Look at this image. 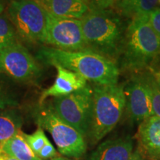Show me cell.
<instances>
[{"label":"cell","instance_id":"cell-1","mask_svg":"<svg viewBox=\"0 0 160 160\" xmlns=\"http://www.w3.org/2000/svg\"><path fill=\"white\" fill-rule=\"evenodd\" d=\"M37 58L49 65H59L82 76L96 85H115L119 71L114 61L91 51H63L42 46Z\"/></svg>","mask_w":160,"mask_h":160},{"label":"cell","instance_id":"cell-2","mask_svg":"<svg viewBox=\"0 0 160 160\" xmlns=\"http://www.w3.org/2000/svg\"><path fill=\"white\" fill-rule=\"evenodd\" d=\"M81 22L88 49L113 61L121 54L126 28L117 15L109 10H90Z\"/></svg>","mask_w":160,"mask_h":160},{"label":"cell","instance_id":"cell-3","mask_svg":"<svg viewBox=\"0 0 160 160\" xmlns=\"http://www.w3.org/2000/svg\"><path fill=\"white\" fill-rule=\"evenodd\" d=\"M148 17L134 18L126 28L121 51L124 69L139 71L149 68L160 52V38L150 25Z\"/></svg>","mask_w":160,"mask_h":160},{"label":"cell","instance_id":"cell-4","mask_svg":"<svg viewBox=\"0 0 160 160\" xmlns=\"http://www.w3.org/2000/svg\"><path fill=\"white\" fill-rule=\"evenodd\" d=\"M93 88V108L88 137L97 143L117 125L125 108L122 85H96Z\"/></svg>","mask_w":160,"mask_h":160},{"label":"cell","instance_id":"cell-5","mask_svg":"<svg viewBox=\"0 0 160 160\" xmlns=\"http://www.w3.org/2000/svg\"><path fill=\"white\" fill-rule=\"evenodd\" d=\"M37 125L51 133L59 151L64 157L79 159L87 150L85 138L75 128L58 117L50 104H42L35 111Z\"/></svg>","mask_w":160,"mask_h":160},{"label":"cell","instance_id":"cell-6","mask_svg":"<svg viewBox=\"0 0 160 160\" xmlns=\"http://www.w3.org/2000/svg\"><path fill=\"white\" fill-rule=\"evenodd\" d=\"M20 41L44 44L48 12L37 0H13L6 12Z\"/></svg>","mask_w":160,"mask_h":160},{"label":"cell","instance_id":"cell-7","mask_svg":"<svg viewBox=\"0 0 160 160\" xmlns=\"http://www.w3.org/2000/svg\"><path fill=\"white\" fill-rule=\"evenodd\" d=\"M53 108L58 117L84 137H88L93 108V88L87 85L64 97H56Z\"/></svg>","mask_w":160,"mask_h":160},{"label":"cell","instance_id":"cell-8","mask_svg":"<svg viewBox=\"0 0 160 160\" xmlns=\"http://www.w3.org/2000/svg\"><path fill=\"white\" fill-rule=\"evenodd\" d=\"M0 74L21 83L37 81L42 68L21 42L0 51Z\"/></svg>","mask_w":160,"mask_h":160},{"label":"cell","instance_id":"cell-9","mask_svg":"<svg viewBox=\"0 0 160 160\" xmlns=\"http://www.w3.org/2000/svg\"><path fill=\"white\" fill-rule=\"evenodd\" d=\"M44 44L63 51L88 50L83 37L81 19L56 17L48 13Z\"/></svg>","mask_w":160,"mask_h":160},{"label":"cell","instance_id":"cell-10","mask_svg":"<svg viewBox=\"0 0 160 160\" xmlns=\"http://www.w3.org/2000/svg\"><path fill=\"white\" fill-rule=\"evenodd\" d=\"M125 108L132 121L142 122L153 116L151 92L148 73L133 76L124 86Z\"/></svg>","mask_w":160,"mask_h":160},{"label":"cell","instance_id":"cell-11","mask_svg":"<svg viewBox=\"0 0 160 160\" xmlns=\"http://www.w3.org/2000/svg\"><path fill=\"white\" fill-rule=\"evenodd\" d=\"M137 149L146 160H160V117L152 116L140 122Z\"/></svg>","mask_w":160,"mask_h":160},{"label":"cell","instance_id":"cell-12","mask_svg":"<svg viewBox=\"0 0 160 160\" xmlns=\"http://www.w3.org/2000/svg\"><path fill=\"white\" fill-rule=\"evenodd\" d=\"M54 67L57 71L54 83L42 91L39 98V105L43 104L47 98L69 95L88 85L87 80L75 72L59 65H54Z\"/></svg>","mask_w":160,"mask_h":160},{"label":"cell","instance_id":"cell-13","mask_svg":"<svg viewBox=\"0 0 160 160\" xmlns=\"http://www.w3.org/2000/svg\"><path fill=\"white\" fill-rule=\"evenodd\" d=\"M133 150V142L130 137L113 138L100 144L88 160H130Z\"/></svg>","mask_w":160,"mask_h":160},{"label":"cell","instance_id":"cell-14","mask_svg":"<svg viewBox=\"0 0 160 160\" xmlns=\"http://www.w3.org/2000/svg\"><path fill=\"white\" fill-rule=\"evenodd\" d=\"M49 14L59 18L81 19L90 11L85 0H37Z\"/></svg>","mask_w":160,"mask_h":160},{"label":"cell","instance_id":"cell-15","mask_svg":"<svg viewBox=\"0 0 160 160\" xmlns=\"http://www.w3.org/2000/svg\"><path fill=\"white\" fill-rule=\"evenodd\" d=\"M122 15L134 18L148 17L158 6V0H117L114 4Z\"/></svg>","mask_w":160,"mask_h":160},{"label":"cell","instance_id":"cell-16","mask_svg":"<svg viewBox=\"0 0 160 160\" xmlns=\"http://www.w3.org/2000/svg\"><path fill=\"white\" fill-rule=\"evenodd\" d=\"M22 117L17 110L8 108L0 110V145L21 131Z\"/></svg>","mask_w":160,"mask_h":160},{"label":"cell","instance_id":"cell-17","mask_svg":"<svg viewBox=\"0 0 160 160\" xmlns=\"http://www.w3.org/2000/svg\"><path fill=\"white\" fill-rule=\"evenodd\" d=\"M4 151L15 159L19 160H42L33 151L20 131L13 137L0 145Z\"/></svg>","mask_w":160,"mask_h":160},{"label":"cell","instance_id":"cell-18","mask_svg":"<svg viewBox=\"0 0 160 160\" xmlns=\"http://www.w3.org/2000/svg\"><path fill=\"white\" fill-rule=\"evenodd\" d=\"M21 42L13 24L6 13H0V51Z\"/></svg>","mask_w":160,"mask_h":160},{"label":"cell","instance_id":"cell-19","mask_svg":"<svg viewBox=\"0 0 160 160\" xmlns=\"http://www.w3.org/2000/svg\"><path fill=\"white\" fill-rule=\"evenodd\" d=\"M147 73L151 92L153 116L160 117V75L151 70Z\"/></svg>","mask_w":160,"mask_h":160},{"label":"cell","instance_id":"cell-20","mask_svg":"<svg viewBox=\"0 0 160 160\" xmlns=\"http://www.w3.org/2000/svg\"><path fill=\"white\" fill-rule=\"evenodd\" d=\"M22 135L30 148L37 155L40 150L42 148L43 146L49 141L45 134L43 129L40 127L38 128L37 131L32 134H25L22 133Z\"/></svg>","mask_w":160,"mask_h":160},{"label":"cell","instance_id":"cell-21","mask_svg":"<svg viewBox=\"0 0 160 160\" xmlns=\"http://www.w3.org/2000/svg\"><path fill=\"white\" fill-rule=\"evenodd\" d=\"M17 105V99L8 85L0 78V110L13 108Z\"/></svg>","mask_w":160,"mask_h":160},{"label":"cell","instance_id":"cell-22","mask_svg":"<svg viewBox=\"0 0 160 160\" xmlns=\"http://www.w3.org/2000/svg\"><path fill=\"white\" fill-rule=\"evenodd\" d=\"M90 10L105 11L114 5L117 0H85Z\"/></svg>","mask_w":160,"mask_h":160},{"label":"cell","instance_id":"cell-23","mask_svg":"<svg viewBox=\"0 0 160 160\" xmlns=\"http://www.w3.org/2000/svg\"><path fill=\"white\" fill-rule=\"evenodd\" d=\"M37 156L41 159L47 160L57 157L58 153L54 146L52 145L51 142L48 141L43 146L42 148L40 150L39 153H37Z\"/></svg>","mask_w":160,"mask_h":160},{"label":"cell","instance_id":"cell-24","mask_svg":"<svg viewBox=\"0 0 160 160\" xmlns=\"http://www.w3.org/2000/svg\"><path fill=\"white\" fill-rule=\"evenodd\" d=\"M148 20L152 28L160 38V8H157L151 12Z\"/></svg>","mask_w":160,"mask_h":160},{"label":"cell","instance_id":"cell-25","mask_svg":"<svg viewBox=\"0 0 160 160\" xmlns=\"http://www.w3.org/2000/svg\"><path fill=\"white\" fill-rule=\"evenodd\" d=\"M150 70L156 73H160V52L157 57L153 59L152 63L150 65Z\"/></svg>","mask_w":160,"mask_h":160},{"label":"cell","instance_id":"cell-26","mask_svg":"<svg viewBox=\"0 0 160 160\" xmlns=\"http://www.w3.org/2000/svg\"><path fill=\"white\" fill-rule=\"evenodd\" d=\"M130 160H146V159L143 157V156L140 153V152L138 151V149L137 148L133 152V153H132V156Z\"/></svg>","mask_w":160,"mask_h":160},{"label":"cell","instance_id":"cell-27","mask_svg":"<svg viewBox=\"0 0 160 160\" xmlns=\"http://www.w3.org/2000/svg\"><path fill=\"white\" fill-rule=\"evenodd\" d=\"M0 160H19L15 159V158L10 157L9 155H8L5 151L0 147Z\"/></svg>","mask_w":160,"mask_h":160},{"label":"cell","instance_id":"cell-28","mask_svg":"<svg viewBox=\"0 0 160 160\" xmlns=\"http://www.w3.org/2000/svg\"><path fill=\"white\" fill-rule=\"evenodd\" d=\"M51 160H75V159H71V158L64 157V156H57V157L53 158Z\"/></svg>","mask_w":160,"mask_h":160},{"label":"cell","instance_id":"cell-29","mask_svg":"<svg viewBox=\"0 0 160 160\" xmlns=\"http://www.w3.org/2000/svg\"><path fill=\"white\" fill-rule=\"evenodd\" d=\"M3 10H4V5H2V3L0 2V13H2Z\"/></svg>","mask_w":160,"mask_h":160},{"label":"cell","instance_id":"cell-30","mask_svg":"<svg viewBox=\"0 0 160 160\" xmlns=\"http://www.w3.org/2000/svg\"><path fill=\"white\" fill-rule=\"evenodd\" d=\"M158 5L160 6V0H158Z\"/></svg>","mask_w":160,"mask_h":160},{"label":"cell","instance_id":"cell-31","mask_svg":"<svg viewBox=\"0 0 160 160\" xmlns=\"http://www.w3.org/2000/svg\"><path fill=\"white\" fill-rule=\"evenodd\" d=\"M155 73H156V72H155ZM158 73V74H159L160 75V73Z\"/></svg>","mask_w":160,"mask_h":160}]
</instances>
